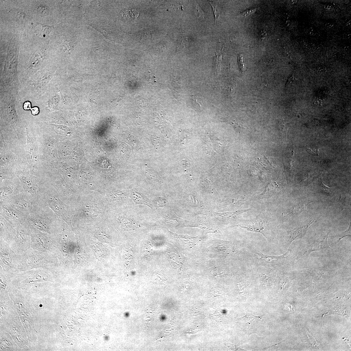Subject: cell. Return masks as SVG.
I'll return each instance as SVG.
<instances>
[{"label": "cell", "mask_w": 351, "mask_h": 351, "mask_svg": "<svg viewBox=\"0 0 351 351\" xmlns=\"http://www.w3.org/2000/svg\"><path fill=\"white\" fill-rule=\"evenodd\" d=\"M45 203L38 199L27 220L37 229L51 234L52 227L58 216Z\"/></svg>", "instance_id": "6da1fadb"}, {"label": "cell", "mask_w": 351, "mask_h": 351, "mask_svg": "<svg viewBox=\"0 0 351 351\" xmlns=\"http://www.w3.org/2000/svg\"><path fill=\"white\" fill-rule=\"evenodd\" d=\"M37 198L48 206L57 216L67 221L69 220L71 216L68 208L59 199L57 191L49 184L43 183L41 185Z\"/></svg>", "instance_id": "7a4b0ae2"}, {"label": "cell", "mask_w": 351, "mask_h": 351, "mask_svg": "<svg viewBox=\"0 0 351 351\" xmlns=\"http://www.w3.org/2000/svg\"><path fill=\"white\" fill-rule=\"evenodd\" d=\"M37 199H34L30 194L24 191L7 199L0 201H3L8 203L27 217L28 216L32 211Z\"/></svg>", "instance_id": "3957f363"}, {"label": "cell", "mask_w": 351, "mask_h": 351, "mask_svg": "<svg viewBox=\"0 0 351 351\" xmlns=\"http://www.w3.org/2000/svg\"><path fill=\"white\" fill-rule=\"evenodd\" d=\"M261 214L255 218L244 221L243 225L240 227L247 231L262 234L267 239H270V228L269 222L262 219Z\"/></svg>", "instance_id": "277c9868"}, {"label": "cell", "mask_w": 351, "mask_h": 351, "mask_svg": "<svg viewBox=\"0 0 351 351\" xmlns=\"http://www.w3.org/2000/svg\"><path fill=\"white\" fill-rule=\"evenodd\" d=\"M0 211L12 223L21 224L27 220V216L3 201H0Z\"/></svg>", "instance_id": "5b68a950"}, {"label": "cell", "mask_w": 351, "mask_h": 351, "mask_svg": "<svg viewBox=\"0 0 351 351\" xmlns=\"http://www.w3.org/2000/svg\"><path fill=\"white\" fill-rule=\"evenodd\" d=\"M18 176L21 181L24 192L30 194L34 199H38L37 194L42 182L24 173L19 172Z\"/></svg>", "instance_id": "8992f818"}, {"label": "cell", "mask_w": 351, "mask_h": 351, "mask_svg": "<svg viewBox=\"0 0 351 351\" xmlns=\"http://www.w3.org/2000/svg\"><path fill=\"white\" fill-rule=\"evenodd\" d=\"M0 200H4L24 192L22 185L18 182H7L1 183Z\"/></svg>", "instance_id": "52a82bcc"}, {"label": "cell", "mask_w": 351, "mask_h": 351, "mask_svg": "<svg viewBox=\"0 0 351 351\" xmlns=\"http://www.w3.org/2000/svg\"><path fill=\"white\" fill-rule=\"evenodd\" d=\"M314 221V220H311L306 221L300 224L294 229L288 231L289 237L288 246L295 239H302L305 236L310 226Z\"/></svg>", "instance_id": "ba28073f"}, {"label": "cell", "mask_w": 351, "mask_h": 351, "mask_svg": "<svg viewBox=\"0 0 351 351\" xmlns=\"http://www.w3.org/2000/svg\"><path fill=\"white\" fill-rule=\"evenodd\" d=\"M253 253L256 258L269 263H276L286 259L289 253L287 252L282 255L276 256L263 254L259 251L256 250H254Z\"/></svg>", "instance_id": "9c48e42d"}, {"label": "cell", "mask_w": 351, "mask_h": 351, "mask_svg": "<svg viewBox=\"0 0 351 351\" xmlns=\"http://www.w3.org/2000/svg\"><path fill=\"white\" fill-rule=\"evenodd\" d=\"M130 197L136 204L146 205L152 209H154V206L152 203L148 198L143 194L136 191H133L131 193Z\"/></svg>", "instance_id": "30bf717a"}, {"label": "cell", "mask_w": 351, "mask_h": 351, "mask_svg": "<svg viewBox=\"0 0 351 351\" xmlns=\"http://www.w3.org/2000/svg\"><path fill=\"white\" fill-rule=\"evenodd\" d=\"M139 14V11L137 9L130 8L122 11L121 15L125 21L129 22L135 20L138 16Z\"/></svg>", "instance_id": "8fae6325"}, {"label": "cell", "mask_w": 351, "mask_h": 351, "mask_svg": "<svg viewBox=\"0 0 351 351\" xmlns=\"http://www.w3.org/2000/svg\"><path fill=\"white\" fill-rule=\"evenodd\" d=\"M52 29L51 26L39 23H37L34 27L35 32L37 35L43 37H48Z\"/></svg>", "instance_id": "7c38bea8"}, {"label": "cell", "mask_w": 351, "mask_h": 351, "mask_svg": "<svg viewBox=\"0 0 351 351\" xmlns=\"http://www.w3.org/2000/svg\"><path fill=\"white\" fill-rule=\"evenodd\" d=\"M210 4L212 6L213 11L215 15V21L216 23L218 20L220 16L221 11L219 5L217 3L209 1Z\"/></svg>", "instance_id": "4fadbf2b"}, {"label": "cell", "mask_w": 351, "mask_h": 351, "mask_svg": "<svg viewBox=\"0 0 351 351\" xmlns=\"http://www.w3.org/2000/svg\"><path fill=\"white\" fill-rule=\"evenodd\" d=\"M166 203L165 200L161 197H158L153 200V205L156 208L162 207Z\"/></svg>", "instance_id": "5bb4252c"}, {"label": "cell", "mask_w": 351, "mask_h": 351, "mask_svg": "<svg viewBox=\"0 0 351 351\" xmlns=\"http://www.w3.org/2000/svg\"><path fill=\"white\" fill-rule=\"evenodd\" d=\"M262 316H256L252 314H248V313H247L245 316L240 319L245 322H253L254 321L257 320V319H261Z\"/></svg>", "instance_id": "9a60e30c"}, {"label": "cell", "mask_w": 351, "mask_h": 351, "mask_svg": "<svg viewBox=\"0 0 351 351\" xmlns=\"http://www.w3.org/2000/svg\"><path fill=\"white\" fill-rule=\"evenodd\" d=\"M110 198L114 201H117L120 200L123 198L124 195L123 193L120 192H112L109 195Z\"/></svg>", "instance_id": "2e32d148"}, {"label": "cell", "mask_w": 351, "mask_h": 351, "mask_svg": "<svg viewBox=\"0 0 351 351\" xmlns=\"http://www.w3.org/2000/svg\"><path fill=\"white\" fill-rule=\"evenodd\" d=\"M222 60V56L221 55H217L216 56L215 59L216 65L215 67L216 69V71L218 74H219L220 73L221 67V61Z\"/></svg>", "instance_id": "e0dca14e"}, {"label": "cell", "mask_w": 351, "mask_h": 351, "mask_svg": "<svg viewBox=\"0 0 351 351\" xmlns=\"http://www.w3.org/2000/svg\"><path fill=\"white\" fill-rule=\"evenodd\" d=\"M351 236V224L350 223L349 227L348 229L345 231L341 233L339 235H337L335 237H337L338 238V242H339L341 239H342L343 238L346 236Z\"/></svg>", "instance_id": "ac0fdd59"}, {"label": "cell", "mask_w": 351, "mask_h": 351, "mask_svg": "<svg viewBox=\"0 0 351 351\" xmlns=\"http://www.w3.org/2000/svg\"><path fill=\"white\" fill-rule=\"evenodd\" d=\"M238 61H239V66L241 70L242 71H245L246 65L244 63L243 57L242 55H239V57H238Z\"/></svg>", "instance_id": "d6986e66"}, {"label": "cell", "mask_w": 351, "mask_h": 351, "mask_svg": "<svg viewBox=\"0 0 351 351\" xmlns=\"http://www.w3.org/2000/svg\"><path fill=\"white\" fill-rule=\"evenodd\" d=\"M256 11V9L252 8L248 9V10L241 12V14L244 16H249L254 13Z\"/></svg>", "instance_id": "ffe728a7"}, {"label": "cell", "mask_w": 351, "mask_h": 351, "mask_svg": "<svg viewBox=\"0 0 351 351\" xmlns=\"http://www.w3.org/2000/svg\"><path fill=\"white\" fill-rule=\"evenodd\" d=\"M193 99L196 100V102L197 104H198L199 106H203V100L200 97L198 96H193Z\"/></svg>", "instance_id": "44dd1931"}, {"label": "cell", "mask_w": 351, "mask_h": 351, "mask_svg": "<svg viewBox=\"0 0 351 351\" xmlns=\"http://www.w3.org/2000/svg\"><path fill=\"white\" fill-rule=\"evenodd\" d=\"M267 32L265 30L261 31L259 34V38L260 40L262 41L267 36Z\"/></svg>", "instance_id": "7402d4cb"}, {"label": "cell", "mask_w": 351, "mask_h": 351, "mask_svg": "<svg viewBox=\"0 0 351 351\" xmlns=\"http://www.w3.org/2000/svg\"><path fill=\"white\" fill-rule=\"evenodd\" d=\"M307 151L312 155H318V149L315 148H309L307 147Z\"/></svg>", "instance_id": "603a6c76"}, {"label": "cell", "mask_w": 351, "mask_h": 351, "mask_svg": "<svg viewBox=\"0 0 351 351\" xmlns=\"http://www.w3.org/2000/svg\"><path fill=\"white\" fill-rule=\"evenodd\" d=\"M196 8L197 11H198L199 13V16L200 17H202V18L204 17L205 14L204 12H203L202 9L200 7L198 4H197L196 6Z\"/></svg>", "instance_id": "cb8c5ba5"}, {"label": "cell", "mask_w": 351, "mask_h": 351, "mask_svg": "<svg viewBox=\"0 0 351 351\" xmlns=\"http://www.w3.org/2000/svg\"><path fill=\"white\" fill-rule=\"evenodd\" d=\"M31 103L29 101H26L24 102L23 105V108L25 110H29L31 109Z\"/></svg>", "instance_id": "d4e9b609"}, {"label": "cell", "mask_w": 351, "mask_h": 351, "mask_svg": "<svg viewBox=\"0 0 351 351\" xmlns=\"http://www.w3.org/2000/svg\"><path fill=\"white\" fill-rule=\"evenodd\" d=\"M32 113L33 115H36L39 112V109L38 107H34L31 109Z\"/></svg>", "instance_id": "484cf974"}, {"label": "cell", "mask_w": 351, "mask_h": 351, "mask_svg": "<svg viewBox=\"0 0 351 351\" xmlns=\"http://www.w3.org/2000/svg\"><path fill=\"white\" fill-rule=\"evenodd\" d=\"M314 102L316 105H317L319 106H322V101L321 99L319 98H316L314 100Z\"/></svg>", "instance_id": "4316f807"}, {"label": "cell", "mask_w": 351, "mask_h": 351, "mask_svg": "<svg viewBox=\"0 0 351 351\" xmlns=\"http://www.w3.org/2000/svg\"><path fill=\"white\" fill-rule=\"evenodd\" d=\"M295 80H296V78L294 77L293 76H292V77H291L290 78H289V79H288V81H287V83H290L293 82V81H296Z\"/></svg>", "instance_id": "83f0119b"}, {"label": "cell", "mask_w": 351, "mask_h": 351, "mask_svg": "<svg viewBox=\"0 0 351 351\" xmlns=\"http://www.w3.org/2000/svg\"><path fill=\"white\" fill-rule=\"evenodd\" d=\"M165 317L164 315H162L160 316V319L161 321H164L165 320Z\"/></svg>", "instance_id": "f1b7e54d"}, {"label": "cell", "mask_w": 351, "mask_h": 351, "mask_svg": "<svg viewBox=\"0 0 351 351\" xmlns=\"http://www.w3.org/2000/svg\"><path fill=\"white\" fill-rule=\"evenodd\" d=\"M130 315V313L129 312H127L124 313V316L126 318H128L129 317Z\"/></svg>", "instance_id": "f546056e"}]
</instances>
